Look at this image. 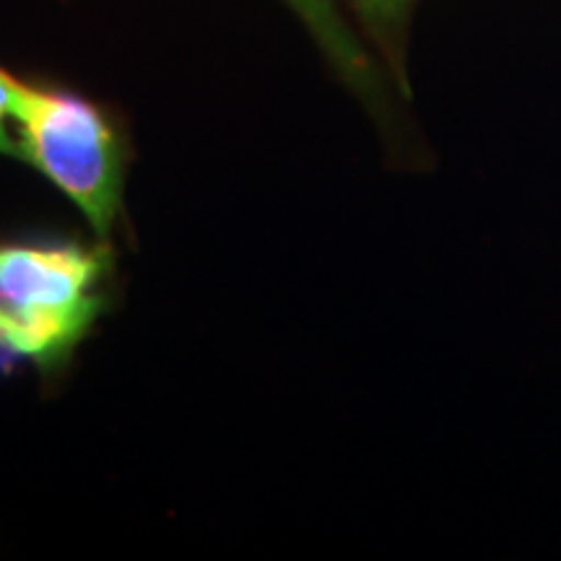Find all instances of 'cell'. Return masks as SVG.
I'll return each instance as SVG.
<instances>
[{"label":"cell","mask_w":561,"mask_h":561,"mask_svg":"<svg viewBox=\"0 0 561 561\" xmlns=\"http://www.w3.org/2000/svg\"><path fill=\"white\" fill-rule=\"evenodd\" d=\"M0 151H3V153H21V149H16V146L11 144L9 133H0Z\"/></svg>","instance_id":"cell-5"},{"label":"cell","mask_w":561,"mask_h":561,"mask_svg":"<svg viewBox=\"0 0 561 561\" xmlns=\"http://www.w3.org/2000/svg\"><path fill=\"white\" fill-rule=\"evenodd\" d=\"M13 117L21 123V153L107 234L121 206V151L100 110L79 96L19 87Z\"/></svg>","instance_id":"cell-1"},{"label":"cell","mask_w":561,"mask_h":561,"mask_svg":"<svg viewBox=\"0 0 561 561\" xmlns=\"http://www.w3.org/2000/svg\"><path fill=\"white\" fill-rule=\"evenodd\" d=\"M289 3L301 13V19L312 26V32L322 39V45H325L343 66H356V62H359V53H356L348 34L343 32L331 0H289Z\"/></svg>","instance_id":"cell-3"},{"label":"cell","mask_w":561,"mask_h":561,"mask_svg":"<svg viewBox=\"0 0 561 561\" xmlns=\"http://www.w3.org/2000/svg\"><path fill=\"white\" fill-rule=\"evenodd\" d=\"M19 87H21V83L16 79H11L9 73H3V70H0V133H5L3 130V117L13 115V110H16Z\"/></svg>","instance_id":"cell-4"},{"label":"cell","mask_w":561,"mask_h":561,"mask_svg":"<svg viewBox=\"0 0 561 561\" xmlns=\"http://www.w3.org/2000/svg\"><path fill=\"white\" fill-rule=\"evenodd\" d=\"M100 255L66 248H0V346L53 356L83 333L96 312L89 286Z\"/></svg>","instance_id":"cell-2"}]
</instances>
